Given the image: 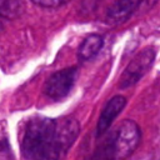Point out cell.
<instances>
[{"label":"cell","mask_w":160,"mask_h":160,"mask_svg":"<svg viewBox=\"0 0 160 160\" xmlns=\"http://www.w3.org/2000/svg\"><path fill=\"white\" fill-rule=\"evenodd\" d=\"M80 131L74 119H31L22 134L21 151L25 160H62Z\"/></svg>","instance_id":"6da1fadb"},{"label":"cell","mask_w":160,"mask_h":160,"mask_svg":"<svg viewBox=\"0 0 160 160\" xmlns=\"http://www.w3.org/2000/svg\"><path fill=\"white\" fill-rule=\"evenodd\" d=\"M140 138L138 124L132 120H124L88 160H125L138 148Z\"/></svg>","instance_id":"7a4b0ae2"},{"label":"cell","mask_w":160,"mask_h":160,"mask_svg":"<svg viewBox=\"0 0 160 160\" xmlns=\"http://www.w3.org/2000/svg\"><path fill=\"white\" fill-rule=\"evenodd\" d=\"M155 60V50L148 48L139 52L126 66L120 78V89H126L136 84L152 66Z\"/></svg>","instance_id":"3957f363"},{"label":"cell","mask_w":160,"mask_h":160,"mask_svg":"<svg viewBox=\"0 0 160 160\" xmlns=\"http://www.w3.org/2000/svg\"><path fill=\"white\" fill-rule=\"evenodd\" d=\"M78 78L76 68H68L54 72L44 85V92L51 99H62L72 89Z\"/></svg>","instance_id":"277c9868"},{"label":"cell","mask_w":160,"mask_h":160,"mask_svg":"<svg viewBox=\"0 0 160 160\" xmlns=\"http://www.w3.org/2000/svg\"><path fill=\"white\" fill-rule=\"evenodd\" d=\"M156 0H116L106 12V20L110 24H120L126 21L142 5H152Z\"/></svg>","instance_id":"5b68a950"},{"label":"cell","mask_w":160,"mask_h":160,"mask_svg":"<svg viewBox=\"0 0 160 160\" xmlns=\"http://www.w3.org/2000/svg\"><path fill=\"white\" fill-rule=\"evenodd\" d=\"M125 105H126V100L121 95H116L106 102V105L102 109L101 115L99 118L98 125H96V136H101L109 130L112 121L122 111Z\"/></svg>","instance_id":"8992f818"},{"label":"cell","mask_w":160,"mask_h":160,"mask_svg":"<svg viewBox=\"0 0 160 160\" xmlns=\"http://www.w3.org/2000/svg\"><path fill=\"white\" fill-rule=\"evenodd\" d=\"M104 40L102 36L98 34H91L85 38L79 48V58L81 60H90L92 59L102 48Z\"/></svg>","instance_id":"52a82bcc"},{"label":"cell","mask_w":160,"mask_h":160,"mask_svg":"<svg viewBox=\"0 0 160 160\" xmlns=\"http://www.w3.org/2000/svg\"><path fill=\"white\" fill-rule=\"evenodd\" d=\"M22 8V0H1V15L4 18L10 19L20 15Z\"/></svg>","instance_id":"ba28073f"},{"label":"cell","mask_w":160,"mask_h":160,"mask_svg":"<svg viewBox=\"0 0 160 160\" xmlns=\"http://www.w3.org/2000/svg\"><path fill=\"white\" fill-rule=\"evenodd\" d=\"M35 5L41 8H59L61 5H65L70 0H31Z\"/></svg>","instance_id":"9c48e42d"}]
</instances>
